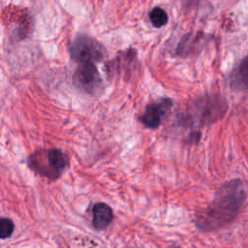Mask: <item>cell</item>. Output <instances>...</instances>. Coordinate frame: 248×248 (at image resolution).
I'll list each match as a JSON object with an SVG mask.
<instances>
[{"instance_id": "obj_2", "label": "cell", "mask_w": 248, "mask_h": 248, "mask_svg": "<svg viewBox=\"0 0 248 248\" xmlns=\"http://www.w3.org/2000/svg\"><path fill=\"white\" fill-rule=\"evenodd\" d=\"M228 109L226 99L220 95H204L195 100L188 108L185 120L198 125H207L222 118Z\"/></svg>"}, {"instance_id": "obj_4", "label": "cell", "mask_w": 248, "mask_h": 248, "mask_svg": "<svg viewBox=\"0 0 248 248\" xmlns=\"http://www.w3.org/2000/svg\"><path fill=\"white\" fill-rule=\"evenodd\" d=\"M70 57L78 63H96L106 56V48L104 46L86 35H78L71 44Z\"/></svg>"}, {"instance_id": "obj_10", "label": "cell", "mask_w": 248, "mask_h": 248, "mask_svg": "<svg viewBox=\"0 0 248 248\" xmlns=\"http://www.w3.org/2000/svg\"><path fill=\"white\" fill-rule=\"evenodd\" d=\"M149 18L152 25L156 28H160L168 22V15L163 9L159 7H156L151 10L149 14Z\"/></svg>"}, {"instance_id": "obj_12", "label": "cell", "mask_w": 248, "mask_h": 248, "mask_svg": "<svg viewBox=\"0 0 248 248\" xmlns=\"http://www.w3.org/2000/svg\"><path fill=\"white\" fill-rule=\"evenodd\" d=\"M187 1H188V2H189V1H194V0H187Z\"/></svg>"}, {"instance_id": "obj_6", "label": "cell", "mask_w": 248, "mask_h": 248, "mask_svg": "<svg viewBox=\"0 0 248 248\" xmlns=\"http://www.w3.org/2000/svg\"><path fill=\"white\" fill-rule=\"evenodd\" d=\"M172 103L170 99H161L158 102L146 106L144 112L140 116V121L149 129L158 128L166 112L170 108Z\"/></svg>"}, {"instance_id": "obj_1", "label": "cell", "mask_w": 248, "mask_h": 248, "mask_svg": "<svg viewBox=\"0 0 248 248\" xmlns=\"http://www.w3.org/2000/svg\"><path fill=\"white\" fill-rule=\"evenodd\" d=\"M245 182L233 179L224 184L209 205L196 215V225L203 232L215 231L232 222L246 201Z\"/></svg>"}, {"instance_id": "obj_3", "label": "cell", "mask_w": 248, "mask_h": 248, "mask_svg": "<svg viewBox=\"0 0 248 248\" xmlns=\"http://www.w3.org/2000/svg\"><path fill=\"white\" fill-rule=\"evenodd\" d=\"M28 165L41 176L57 179L69 165L68 156L60 149H42L34 152L28 159Z\"/></svg>"}, {"instance_id": "obj_11", "label": "cell", "mask_w": 248, "mask_h": 248, "mask_svg": "<svg viewBox=\"0 0 248 248\" xmlns=\"http://www.w3.org/2000/svg\"><path fill=\"white\" fill-rule=\"evenodd\" d=\"M14 223L11 219L0 218V238L6 239L10 237L14 232Z\"/></svg>"}, {"instance_id": "obj_8", "label": "cell", "mask_w": 248, "mask_h": 248, "mask_svg": "<svg viewBox=\"0 0 248 248\" xmlns=\"http://www.w3.org/2000/svg\"><path fill=\"white\" fill-rule=\"evenodd\" d=\"M92 225L96 230L107 228L113 219L111 207L105 202H97L92 207Z\"/></svg>"}, {"instance_id": "obj_9", "label": "cell", "mask_w": 248, "mask_h": 248, "mask_svg": "<svg viewBox=\"0 0 248 248\" xmlns=\"http://www.w3.org/2000/svg\"><path fill=\"white\" fill-rule=\"evenodd\" d=\"M247 60L244 58L240 64L232 70L230 76V86L233 90H245L247 88Z\"/></svg>"}, {"instance_id": "obj_5", "label": "cell", "mask_w": 248, "mask_h": 248, "mask_svg": "<svg viewBox=\"0 0 248 248\" xmlns=\"http://www.w3.org/2000/svg\"><path fill=\"white\" fill-rule=\"evenodd\" d=\"M74 86L86 95H97L102 92L104 83L94 63L80 64L73 74Z\"/></svg>"}, {"instance_id": "obj_7", "label": "cell", "mask_w": 248, "mask_h": 248, "mask_svg": "<svg viewBox=\"0 0 248 248\" xmlns=\"http://www.w3.org/2000/svg\"><path fill=\"white\" fill-rule=\"evenodd\" d=\"M137 53L134 49H128L126 51L120 52L117 56H115L112 60L108 62L107 64V73L110 74V76L114 75H122L123 74V67L126 73H130L131 70L130 66L136 62Z\"/></svg>"}]
</instances>
